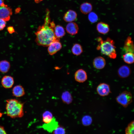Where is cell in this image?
Segmentation results:
<instances>
[{
  "label": "cell",
  "mask_w": 134,
  "mask_h": 134,
  "mask_svg": "<svg viewBox=\"0 0 134 134\" xmlns=\"http://www.w3.org/2000/svg\"><path fill=\"white\" fill-rule=\"evenodd\" d=\"M12 14L11 9L7 5L0 7V19L8 21Z\"/></svg>",
  "instance_id": "7"
},
{
  "label": "cell",
  "mask_w": 134,
  "mask_h": 134,
  "mask_svg": "<svg viewBox=\"0 0 134 134\" xmlns=\"http://www.w3.org/2000/svg\"><path fill=\"white\" fill-rule=\"evenodd\" d=\"M97 30L99 33L105 34L109 32V28L107 24L103 22H100L97 25Z\"/></svg>",
  "instance_id": "17"
},
{
  "label": "cell",
  "mask_w": 134,
  "mask_h": 134,
  "mask_svg": "<svg viewBox=\"0 0 134 134\" xmlns=\"http://www.w3.org/2000/svg\"><path fill=\"white\" fill-rule=\"evenodd\" d=\"M92 9V4L88 2H85L81 4L80 10L81 12L84 14H87L90 13Z\"/></svg>",
  "instance_id": "19"
},
{
  "label": "cell",
  "mask_w": 134,
  "mask_h": 134,
  "mask_svg": "<svg viewBox=\"0 0 134 134\" xmlns=\"http://www.w3.org/2000/svg\"><path fill=\"white\" fill-rule=\"evenodd\" d=\"M43 0H34L35 2L36 3H38L41 2Z\"/></svg>",
  "instance_id": "33"
},
{
  "label": "cell",
  "mask_w": 134,
  "mask_h": 134,
  "mask_svg": "<svg viewBox=\"0 0 134 134\" xmlns=\"http://www.w3.org/2000/svg\"><path fill=\"white\" fill-rule=\"evenodd\" d=\"M74 78L75 81L78 82H84L87 79V73L84 70L82 69H79L75 72Z\"/></svg>",
  "instance_id": "9"
},
{
  "label": "cell",
  "mask_w": 134,
  "mask_h": 134,
  "mask_svg": "<svg viewBox=\"0 0 134 134\" xmlns=\"http://www.w3.org/2000/svg\"><path fill=\"white\" fill-rule=\"evenodd\" d=\"M71 51L74 55L79 56L83 52L82 47L79 44L76 43L74 44L71 48Z\"/></svg>",
  "instance_id": "23"
},
{
  "label": "cell",
  "mask_w": 134,
  "mask_h": 134,
  "mask_svg": "<svg viewBox=\"0 0 134 134\" xmlns=\"http://www.w3.org/2000/svg\"><path fill=\"white\" fill-rule=\"evenodd\" d=\"M61 99L63 101L67 104L71 103L73 100V98L71 94L67 91H66L62 93Z\"/></svg>",
  "instance_id": "21"
},
{
  "label": "cell",
  "mask_w": 134,
  "mask_h": 134,
  "mask_svg": "<svg viewBox=\"0 0 134 134\" xmlns=\"http://www.w3.org/2000/svg\"><path fill=\"white\" fill-rule=\"evenodd\" d=\"M117 102L124 107H127L132 102V94L130 92L124 91L116 97Z\"/></svg>",
  "instance_id": "4"
},
{
  "label": "cell",
  "mask_w": 134,
  "mask_h": 134,
  "mask_svg": "<svg viewBox=\"0 0 134 134\" xmlns=\"http://www.w3.org/2000/svg\"><path fill=\"white\" fill-rule=\"evenodd\" d=\"M6 113L7 116L12 118H21L24 115V103L15 99L6 100Z\"/></svg>",
  "instance_id": "3"
},
{
  "label": "cell",
  "mask_w": 134,
  "mask_h": 134,
  "mask_svg": "<svg viewBox=\"0 0 134 134\" xmlns=\"http://www.w3.org/2000/svg\"><path fill=\"white\" fill-rule=\"evenodd\" d=\"M124 49L126 53H133L134 50L133 42L130 36L128 37L125 41Z\"/></svg>",
  "instance_id": "15"
},
{
  "label": "cell",
  "mask_w": 134,
  "mask_h": 134,
  "mask_svg": "<svg viewBox=\"0 0 134 134\" xmlns=\"http://www.w3.org/2000/svg\"><path fill=\"white\" fill-rule=\"evenodd\" d=\"M134 54L133 53L127 52L123 56V59L126 63L131 64L134 62Z\"/></svg>",
  "instance_id": "22"
},
{
  "label": "cell",
  "mask_w": 134,
  "mask_h": 134,
  "mask_svg": "<svg viewBox=\"0 0 134 134\" xmlns=\"http://www.w3.org/2000/svg\"><path fill=\"white\" fill-rule=\"evenodd\" d=\"M53 132V133L55 134H64L66 132L64 128L59 126Z\"/></svg>",
  "instance_id": "28"
},
{
  "label": "cell",
  "mask_w": 134,
  "mask_h": 134,
  "mask_svg": "<svg viewBox=\"0 0 134 134\" xmlns=\"http://www.w3.org/2000/svg\"><path fill=\"white\" fill-rule=\"evenodd\" d=\"M5 5L4 4V0H0V7L4 5Z\"/></svg>",
  "instance_id": "32"
},
{
  "label": "cell",
  "mask_w": 134,
  "mask_h": 134,
  "mask_svg": "<svg viewBox=\"0 0 134 134\" xmlns=\"http://www.w3.org/2000/svg\"><path fill=\"white\" fill-rule=\"evenodd\" d=\"M14 81L13 78L11 76L5 75L2 78L1 84L2 86L5 88H11L14 84Z\"/></svg>",
  "instance_id": "12"
},
{
  "label": "cell",
  "mask_w": 134,
  "mask_h": 134,
  "mask_svg": "<svg viewBox=\"0 0 134 134\" xmlns=\"http://www.w3.org/2000/svg\"><path fill=\"white\" fill-rule=\"evenodd\" d=\"M55 26L54 21H51L49 10L46 9L44 23L38 27L35 33L36 36L35 41L37 45L48 46L53 41L60 39L57 38L54 34Z\"/></svg>",
  "instance_id": "1"
},
{
  "label": "cell",
  "mask_w": 134,
  "mask_h": 134,
  "mask_svg": "<svg viewBox=\"0 0 134 134\" xmlns=\"http://www.w3.org/2000/svg\"><path fill=\"white\" fill-rule=\"evenodd\" d=\"M48 46V52L50 55H52L59 51L62 46L60 41V39H59L52 42Z\"/></svg>",
  "instance_id": "5"
},
{
  "label": "cell",
  "mask_w": 134,
  "mask_h": 134,
  "mask_svg": "<svg viewBox=\"0 0 134 134\" xmlns=\"http://www.w3.org/2000/svg\"><path fill=\"white\" fill-rule=\"evenodd\" d=\"M6 132L4 127L0 125V134H6Z\"/></svg>",
  "instance_id": "31"
},
{
  "label": "cell",
  "mask_w": 134,
  "mask_h": 134,
  "mask_svg": "<svg viewBox=\"0 0 134 134\" xmlns=\"http://www.w3.org/2000/svg\"><path fill=\"white\" fill-rule=\"evenodd\" d=\"M6 21L4 19H0V31L3 30L5 27Z\"/></svg>",
  "instance_id": "29"
},
{
  "label": "cell",
  "mask_w": 134,
  "mask_h": 134,
  "mask_svg": "<svg viewBox=\"0 0 134 134\" xmlns=\"http://www.w3.org/2000/svg\"><path fill=\"white\" fill-rule=\"evenodd\" d=\"M59 126L58 122L53 117L51 121L47 123H45L42 125L41 127L49 133H51Z\"/></svg>",
  "instance_id": "8"
},
{
  "label": "cell",
  "mask_w": 134,
  "mask_h": 134,
  "mask_svg": "<svg viewBox=\"0 0 134 134\" xmlns=\"http://www.w3.org/2000/svg\"><path fill=\"white\" fill-rule=\"evenodd\" d=\"M97 40L99 43L96 48L97 50H100L102 54L108 56L111 59L116 58V47L113 40L108 37L105 40H103L100 37H98Z\"/></svg>",
  "instance_id": "2"
},
{
  "label": "cell",
  "mask_w": 134,
  "mask_h": 134,
  "mask_svg": "<svg viewBox=\"0 0 134 134\" xmlns=\"http://www.w3.org/2000/svg\"><path fill=\"white\" fill-rule=\"evenodd\" d=\"M77 16V14L75 11L72 10H69L65 14L63 19L66 22H73L76 20Z\"/></svg>",
  "instance_id": "14"
},
{
  "label": "cell",
  "mask_w": 134,
  "mask_h": 134,
  "mask_svg": "<svg viewBox=\"0 0 134 134\" xmlns=\"http://www.w3.org/2000/svg\"><path fill=\"white\" fill-rule=\"evenodd\" d=\"M7 30L8 32L11 34H12L15 32L13 27H9L7 28Z\"/></svg>",
  "instance_id": "30"
},
{
  "label": "cell",
  "mask_w": 134,
  "mask_h": 134,
  "mask_svg": "<svg viewBox=\"0 0 134 134\" xmlns=\"http://www.w3.org/2000/svg\"><path fill=\"white\" fill-rule=\"evenodd\" d=\"M96 90L98 94L102 97L107 96L111 93L109 85L105 83H101L99 85Z\"/></svg>",
  "instance_id": "6"
},
{
  "label": "cell",
  "mask_w": 134,
  "mask_h": 134,
  "mask_svg": "<svg viewBox=\"0 0 134 134\" xmlns=\"http://www.w3.org/2000/svg\"><path fill=\"white\" fill-rule=\"evenodd\" d=\"M54 33L56 37L60 38L64 36L65 32L64 28L59 25H56L54 29Z\"/></svg>",
  "instance_id": "18"
},
{
  "label": "cell",
  "mask_w": 134,
  "mask_h": 134,
  "mask_svg": "<svg viewBox=\"0 0 134 134\" xmlns=\"http://www.w3.org/2000/svg\"><path fill=\"white\" fill-rule=\"evenodd\" d=\"M66 29L68 34L73 35L78 33L79 27L76 23L73 22H69L67 25Z\"/></svg>",
  "instance_id": "13"
},
{
  "label": "cell",
  "mask_w": 134,
  "mask_h": 134,
  "mask_svg": "<svg viewBox=\"0 0 134 134\" xmlns=\"http://www.w3.org/2000/svg\"><path fill=\"white\" fill-rule=\"evenodd\" d=\"M89 21L92 23L96 22L98 19V17L97 14L93 12L89 13L88 16Z\"/></svg>",
  "instance_id": "27"
},
{
  "label": "cell",
  "mask_w": 134,
  "mask_h": 134,
  "mask_svg": "<svg viewBox=\"0 0 134 134\" xmlns=\"http://www.w3.org/2000/svg\"><path fill=\"white\" fill-rule=\"evenodd\" d=\"M12 94L13 96L19 97L23 96L25 94V92L22 86L20 85H17L13 88Z\"/></svg>",
  "instance_id": "16"
},
{
  "label": "cell",
  "mask_w": 134,
  "mask_h": 134,
  "mask_svg": "<svg viewBox=\"0 0 134 134\" xmlns=\"http://www.w3.org/2000/svg\"><path fill=\"white\" fill-rule=\"evenodd\" d=\"M106 63V61L104 58L101 56H98L94 59L93 63L95 68L101 69L104 67Z\"/></svg>",
  "instance_id": "11"
},
{
  "label": "cell",
  "mask_w": 134,
  "mask_h": 134,
  "mask_svg": "<svg viewBox=\"0 0 134 134\" xmlns=\"http://www.w3.org/2000/svg\"><path fill=\"white\" fill-rule=\"evenodd\" d=\"M134 121H133L130 123L126 128L125 132L126 134H134Z\"/></svg>",
  "instance_id": "26"
},
{
  "label": "cell",
  "mask_w": 134,
  "mask_h": 134,
  "mask_svg": "<svg viewBox=\"0 0 134 134\" xmlns=\"http://www.w3.org/2000/svg\"><path fill=\"white\" fill-rule=\"evenodd\" d=\"M131 71L129 66L124 65L120 67L118 70V74L121 78H125L128 77L131 74Z\"/></svg>",
  "instance_id": "10"
},
{
  "label": "cell",
  "mask_w": 134,
  "mask_h": 134,
  "mask_svg": "<svg viewBox=\"0 0 134 134\" xmlns=\"http://www.w3.org/2000/svg\"><path fill=\"white\" fill-rule=\"evenodd\" d=\"M52 113L48 111L44 112L42 114V121L43 122L46 123L50 122L53 118Z\"/></svg>",
  "instance_id": "24"
},
{
  "label": "cell",
  "mask_w": 134,
  "mask_h": 134,
  "mask_svg": "<svg viewBox=\"0 0 134 134\" xmlns=\"http://www.w3.org/2000/svg\"><path fill=\"white\" fill-rule=\"evenodd\" d=\"M81 121L82 124L84 126H87L91 124L92 122V119L90 115H86L82 117Z\"/></svg>",
  "instance_id": "25"
},
{
  "label": "cell",
  "mask_w": 134,
  "mask_h": 134,
  "mask_svg": "<svg viewBox=\"0 0 134 134\" xmlns=\"http://www.w3.org/2000/svg\"><path fill=\"white\" fill-rule=\"evenodd\" d=\"M10 67V63L6 60L0 61V71L3 73H6L9 70Z\"/></svg>",
  "instance_id": "20"
}]
</instances>
